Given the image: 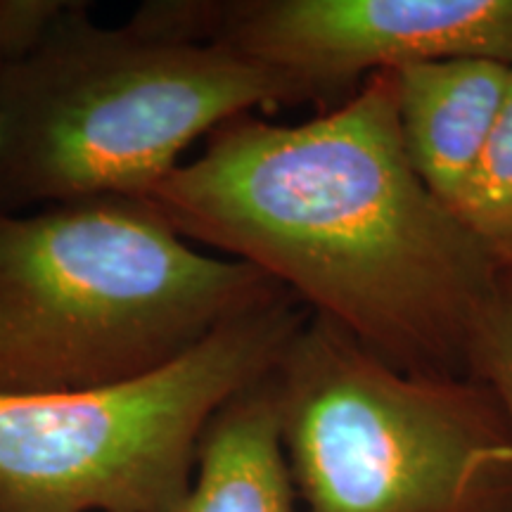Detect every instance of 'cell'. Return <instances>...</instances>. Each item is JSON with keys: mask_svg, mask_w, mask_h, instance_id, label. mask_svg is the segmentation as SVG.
Segmentation results:
<instances>
[{"mask_svg": "<svg viewBox=\"0 0 512 512\" xmlns=\"http://www.w3.org/2000/svg\"><path fill=\"white\" fill-rule=\"evenodd\" d=\"M143 200L408 373L470 375L505 287L494 252L413 169L394 72L302 124L228 121Z\"/></svg>", "mask_w": 512, "mask_h": 512, "instance_id": "cell-1", "label": "cell"}, {"mask_svg": "<svg viewBox=\"0 0 512 512\" xmlns=\"http://www.w3.org/2000/svg\"><path fill=\"white\" fill-rule=\"evenodd\" d=\"M280 290L245 261L197 252L143 197L0 214V396L150 375Z\"/></svg>", "mask_w": 512, "mask_h": 512, "instance_id": "cell-2", "label": "cell"}, {"mask_svg": "<svg viewBox=\"0 0 512 512\" xmlns=\"http://www.w3.org/2000/svg\"><path fill=\"white\" fill-rule=\"evenodd\" d=\"M306 100L292 76L226 46L102 27L88 3L67 0L0 69V214L143 197L195 140Z\"/></svg>", "mask_w": 512, "mask_h": 512, "instance_id": "cell-3", "label": "cell"}, {"mask_svg": "<svg viewBox=\"0 0 512 512\" xmlns=\"http://www.w3.org/2000/svg\"><path fill=\"white\" fill-rule=\"evenodd\" d=\"M271 382L304 512H512V427L477 377L399 370L309 313Z\"/></svg>", "mask_w": 512, "mask_h": 512, "instance_id": "cell-4", "label": "cell"}, {"mask_svg": "<svg viewBox=\"0 0 512 512\" xmlns=\"http://www.w3.org/2000/svg\"><path fill=\"white\" fill-rule=\"evenodd\" d=\"M309 313L280 290L150 375L0 396V512H178L211 418L271 373Z\"/></svg>", "mask_w": 512, "mask_h": 512, "instance_id": "cell-5", "label": "cell"}, {"mask_svg": "<svg viewBox=\"0 0 512 512\" xmlns=\"http://www.w3.org/2000/svg\"><path fill=\"white\" fill-rule=\"evenodd\" d=\"M183 27L292 76L311 100L413 64L512 67V0H188Z\"/></svg>", "mask_w": 512, "mask_h": 512, "instance_id": "cell-6", "label": "cell"}, {"mask_svg": "<svg viewBox=\"0 0 512 512\" xmlns=\"http://www.w3.org/2000/svg\"><path fill=\"white\" fill-rule=\"evenodd\" d=\"M396 110L422 183L456 211L501 112L512 67L444 60L396 69Z\"/></svg>", "mask_w": 512, "mask_h": 512, "instance_id": "cell-7", "label": "cell"}, {"mask_svg": "<svg viewBox=\"0 0 512 512\" xmlns=\"http://www.w3.org/2000/svg\"><path fill=\"white\" fill-rule=\"evenodd\" d=\"M294 498L268 373L211 418L178 512H294Z\"/></svg>", "mask_w": 512, "mask_h": 512, "instance_id": "cell-8", "label": "cell"}, {"mask_svg": "<svg viewBox=\"0 0 512 512\" xmlns=\"http://www.w3.org/2000/svg\"><path fill=\"white\" fill-rule=\"evenodd\" d=\"M456 214L505 268L512 256V76Z\"/></svg>", "mask_w": 512, "mask_h": 512, "instance_id": "cell-9", "label": "cell"}, {"mask_svg": "<svg viewBox=\"0 0 512 512\" xmlns=\"http://www.w3.org/2000/svg\"><path fill=\"white\" fill-rule=\"evenodd\" d=\"M470 377L482 380L496 394L512 427V283L508 275L472 342Z\"/></svg>", "mask_w": 512, "mask_h": 512, "instance_id": "cell-10", "label": "cell"}, {"mask_svg": "<svg viewBox=\"0 0 512 512\" xmlns=\"http://www.w3.org/2000/svg\"><path fill=\"white\" fill-rule=\"evenodd\" d=\"M67 0H0V55L15 60L46 34Z\"/></svg>", "mask_w": 512, "mask_h": 512, "instance_id": "cell-11", "label": "cell"}, {"mask_svg": "<svg viewBox=\"0 0 512 512\" xmlns=\"http://www.w3.org/2000/svg\"><path fill=\"white\" fill-rule=\"evenodd\" d=\"M503 271H505V275H508V280H510V283H512V256H510V261H508V264H505Z\"/></svg>", "mask_w": 512, "mask_h": 512, "instance_id": "cell-12", "label": "cell"}, {"mask_svg": "<svg viewBox=\"0 0 512 512\" xmlns=\"http://www.w3.org/2000/svg\"><path fill=\"white\" fill-rule=\"evenodd\" d=\"M3 64H5V60H3V55H0V69H3Z\"/></svg>", "mask_w": 512, "mask_h": 512, "instance_id": "cell-13", "label": "cell"}]
</instances>
